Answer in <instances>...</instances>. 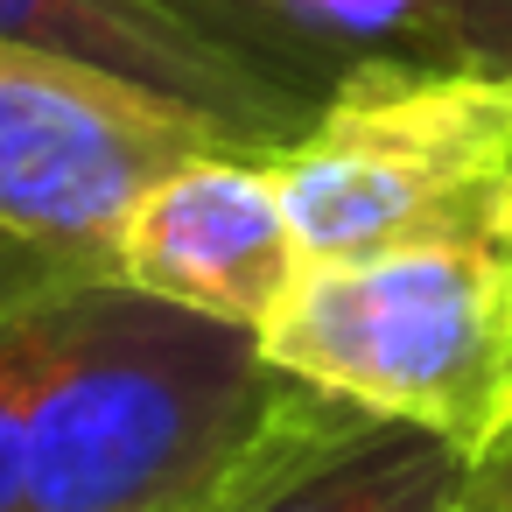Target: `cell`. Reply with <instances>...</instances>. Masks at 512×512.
Instances as JSON below:
<instances>
[{"label": "cell", "instance_id": "1", "mask_svg": "<svg viewBox=\"0 0 512 512\" xmlns=\"http://www.w3.org/2000/svg\"><path fill=\"white\" fill-rule=\"evenodd\" d=\"M29 512H218L351 400L295 379L253 330L134 281L15 309Z\"/></svg>", "mask_w": 512, "mask_h": 512}, {"label": "cell", "instance_id": "2", "mask_svg": "<svg viewBox=\"0 0 512 512\" xmlns=\"http://www.w3.org/2000/svg\"><path fill=\"white\" fill-rule=\"evenodd\" d=\"M260 351L477 463L512 421V232L302 267L295 295L260 330Z\"/></svg>", "mask_w": 512, "mask_h": 512}, {"label": "cell", "instance_id": "3", "mask_svg": "<svg viewBox=\"0 0 512 512\" xmlns=\"http://www.w3.org/2000/svg\"><path fill=\"white\" fill-rule=\"evenodd\" d=\"M309 267L512 232V78L372 64L274 155Z\"/></svg>", "mask_w": 512, "mask_h": 512}, {"label": "cell", "instance_id": "4", "mask_svg": "<svg viewBox=\"0 0 512 512\" xmlns=\"http://www.w3.org/2000/svg\"><path fill=\"white\" fill-rule=\"evenodd\" d=\"M197 148L225 141L120 78L0 43V309L120 281L127 211Z\"/></svg>", "mask_w": 512, "mask_h": 512}, {"label": "cell", "instance_id": "5", "mask_svg": "<svg viewBox=\"0 0 512 512\" xmlns=\"http://www.w3.org/2000/svg\"><path fill=\"white\" fill-rule=\"evenodd\" d=\"M302 267L309 253L274 183V155L246 148L183 155L141 190L120 232V281L253 337L295 295Z\"/></svg>", "mask_w": 512, "mask_h": 512}, {"label": "cell", "instance_id": "6", "mask_svg": "<svg viewBox=\"0 0 512 512\" xmlns=\"http://www.w3.org/2000/svg\"><path fill=\"white\" fill-rule=\"evenodd\" d=\"M0 43L120 78L246 155H281L316 120V106L211 50L155 0H0Z\"/></svg>", "mask_w": 512, "mask_h": 512}, {"label": "cell", "instance_id": "7", "mask_svg": "<svg viewBox=\"0 0 512 512\" xmlns=\"http://www.w3.org/2000/svg\"><path fill=\"white\" fill-rule=\"evenodd\" d=\"M218 512H477V463L414 421L344 407Z\"/></svg>", "mask_w": 512, "mask_h": 512}, {"label": "cell", "instance_id": "8", "mask_svg": "<svg viewBox=\"0 0 512 512\" xmlns=\"http://www.w3.org/2000/svg\"><path fill=\"white\" fill-rule=\"evenodd\" d=\"M190 36L239 57L302 106H323L372 64H421L435 0H155Z\"/></svg>", "mask_w": 512, "mask_h": 512}, {"label": "cell", "instance_id": "9", "mask_svg": "<svg viewBox=\"0 0 512 512\" xmlns=\"http://www.w3.org/2000/svg\"><path fill=\"white\" fill-rule=\"evenodd\" d=\"M421 64L512 78V0H435L421 29Z\"/></svg>", "mask_w": 512, "mask_h": 512}, {"label": "cell", "instance_id": "10", "mask_svg": "<svg viewBox=\"0 0 512 512\" xmlns=\"http://www.w3.org/2000/svg\"><path fill=\"white\" fill-rule=\"evenodd\" d=\"M0 512H29V435H22V323L0 316Z\"/></svg>", "mask_w": 512, "mask_h": 512}, {"label": "cell", "instance_id": "11", "mask_svg": "<svg viewBox=\"0 0 512 512\" xmlns=\"http://www.w3.org/2000/svg\"><path fill=\"white\" fill-rule=\"evenodd\" d=\"M498 505H512V421H505V435L477 456V512H498Z\"/></svg>", "mask_w": 512, "mask_h": 512}, {"label": "cell", "instance_id": "12", "mask_svg": "<svg viewBox=\"0 0 512 512\" xmlns=\"http://www.w3.org/2000/svg\"><path fill=\"white\" fill-rule=\"evenodd\" d=\"M498 512H512V505H498Z\"/></svg>", "mask_w": 512, "mask_h": 512}]
</instances>
